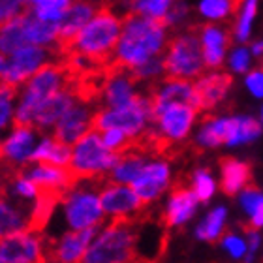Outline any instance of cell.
Returning a JSON list of instances; mask_svg holds the SVG:
<instances>
[{"label":"cell","mask_w":263,"mask_h":263,"mask_svg":"<svg viewBox=\"0 0 263 263\" xmlns=\"http://www.w3.org/2000/svg\"><path fill=\"white\" fill-rule=\"evenodd\" d=\"M165 28L167 25L164 19H154L136 11L126 13L113 62L124 68H136L153 57L162 55Z\"/></svg>","instance_id":"obj_1"},{"label":"cell","mask_w":263,"mask_h":263,"mask_svg":"<svg viewBox=\"0 0 263 263\" xmlns=\"http://www.w3.org/2000/svg\"><path fill=\"white\" fill-rule=\"evenodd\" d=\"M122 25H124V17L111 10L109 6L100 2L92 19L81 28V32L77 34L76 44L68 51L79 53L90 66L104 68L115 57Z\"/></svg>","instance_id":"obj_2"},{"label":"cell","mask_w":263,"mask_h":263,"mask_svg":"<svg viewBox=\"0 0 263 263\" xmlns=\"http://www.w3.org/2000/svg\"><path fill=\"white\" fill-rule=\"evenodd\" d=\"M145 220L137 216H113L111 224L83 254L81 261H145L139 252V228Z\"/></svg>","instance_id":"obj_3"},{"label":"cell","mask_w":263,"mask_h":263,"mask_svg":"<svg viewBox=\"0 0 263 263\" xmlns=\"http://www.w3.org/2000/svg\"><path fill=\"white\" fill-rule=\"evenodd\" d=\"M207 64L203 59L201 40L194 27L184 34H177L167 42L164 53L165 81H192L203 76Z\"/></svg>","instance_id":"obj_4"},{"label":"cell","mask_w":263,"mask_h":263,"mask_svg":"<svg viewBox=\"0 0 263 263\" xmlns=\"http://www.w3.org/2000/svg\"><path fill=\"white\" fill-rule=\"evenodd\" d=\"M119 162V153L105 147L98 132L88 130L83 137L73 143L70 160V171L79 182L81 179L100 175L105 171H111L113 165Z\"/></svg>","instance_id":"obj_5"},{"label":"cell","mask_w":263,"mask_h":263,"mask_svg":"<svg viewBox=\"0 0 263 263\" xmlns=\"http://www.w3.org/2000/svg\"><path fill=\"white\" fill-rule=\"evenodd\" d=\"M145 122H151V100L143 92L136 94L132 102L121 107L94 111L90 119V130L102 132L107 128H119L130 136H136L137 132L145 128Z\"/></svg>","instance_id":"obj_6"},{"label":"cell","mask_w":263,"mask_h":263,"mask_svg":"<svg viewBox=\"0 0 263 263\" xmlns=\"http://www.w3.org/2000/svg\"><path fill=\"white\" fill-rule=\"evenodd\" d=\"M102 226H90L83 230L68 231L57 241L44 237V258L45 261H81L83 254L87 252L92 237Z\"/></svg>","instance_id":"obj_7"},{"label":"cell","mask_w":263,"mask_h":263,"mask_svg":"<svg viewBox=\"0 0 263 263\" xmlns=\"http://www.w3.org/2000/svg\"><path fill=\"white\" fill-rule=\"evenodd\" d=\"M100 203L104 207V213L111 216H137L147 218V205L139 199L134 188L121 186V182H111L100 192Z\"/></svg>","instance_id":"obj_8"},{"label":"cell","mask_w":263,"mask_h":263,"mask_svg":"<svg viewBox=\"0 0 263 263\" xmlns=\"http://www.w3.org/2000/svg\"><path fill=\"white\" fill-rule=\"evenodd\" d=\"M0 261H45L44 235L17 231L0 237Z\"/></svg>","instance_id":"obj_9"},{"label":"cell","mask_w":263,"mask_h":263,"mask_svg":"<svg viewBox=\"0 0 263 263\" xmlns=\"http://www.w3.org/2000/svg\"><path fill=\"white\" fill-rule=\"evenodd\" d=\"M197 196L192 186H188L182 179H177L175 184L171 186V197L167 201L164 214L160 216V224L164 230H171L175 226H182L186 220L192 218L197 205Z\"/></svg>","instance_id":"obj_10"},{"label":"cell","mask_w":263,"mask_h":263,"mask_svg":"<svg viewBox=\"0 0 263 263\" xmlns=\"http://www.w3.org/2000/svg\"><path fill=\"white\" fill-rule=\"evenodd\" d=\"M57 55V49H44L36 44H28L21 49H17L10 59V68L6 71L4 77L0 79H8L11 83H23L38 70L40 66L47 62V59H53Z\"/></svg>","instance_id":"obj_11"},{"label":"cell","mask_w":263,"mask_h":263,"mask_svg":"<svg viewBox=\"0 0 263 263\" xmlns=\"http://www.w3.org/2000/svg\"><path fill=\"white\" fill-rule=\"evenodd\" d=\"M197 113L199 111L190 104H170L158 113L154 126H158V130L170 139L182 143L186 139Z\"/></svg>","instance_id":"obj_12"},{"label":"cell","mask_w":263,"mask_h":263,"mask_svg":"<svg viewBox=\"0 0 263 263\" xmlns=\"http://www.w3.org/2000/svg\"><path fill=\"white\" fill-rule=\"evenodd\" d=\"M170 184V167L165 162H153V164H145L141 173L130 182V186L136 190L145 205H151L158 199L164 190Z\"/></svg>","instance_id":"obj_13"},{"label":"cell","mask_w":263,"mask_h":263,"mask_svg":"<svg viewBox=\"0 0 263 263\" xmlns=\"http://www.w3.org/2000/svg\"><path fill=\"white\" fill-rule=\"evenodd\" d=\"M199 34L201 40V49H203V59L207 68H218L222 66L224 61L226 49L233 44V34L235 30L230 28H218L209 23H199V25H192Z\"/></svg>","instance_id":"obj_14"},{"label":"cell","mask_w":263,"mask_h":263,"mask_svg":"<svg viewBox=\"0 0 263 263\" xmlns=\"http://www.w3.org/2000/svg\"><path fill=\"white\" fill-rule=\"evenodd\" d=\"M90 119H92V113L88 111V104H83L77 100L55 124V130L51 136L71 147L79 137H83L90 130Z\"/></svg>","instance_id":"obj_15"},{"label":"cell","mask_w":263,"mask_h":263,"mask_svg":"<svg viewBox=\"0 0 263 263\" xmlns=\"http://www.w3.org/2000/svg\"><path fill=\"white\" fill-rule=\"evenodd\" d=\"M77 98L73 96L68 87H62L61 90L49 94L47 98H44L40 102V105L36 107L34 113V128L38 132H42L44 128L55 126L57 122L61 121V117L66 111L70 109L71 105L76 104Z\"/></svg>","instance_id":"obj_16"},{"label":"cell","mask_w":263,"mask_h":263,"mask_svg":"<svg viewBox=\"0 0 263 263\" xmlns=\"http://www.w3.org/2000/svg\"><path fill=\"white\" fill-rule=\"evenodd\" d=\"M233 85V77L230 73H211V76H201L194 83L197 96V109L209 111L226 98L228 90Z\"/></svg>","instance_id":"obj_17"},{"label":"cell","mask_w":263,"mask_h":263,"mask_svg":"<svg viewBox=\"0 0 263 263\" xmlns=\"http://www.w3.org/2000/svg\"><path fill=\"white\" fill-rule=\"evenodd\" d=\"M220 164V190L226 196H237L242 188H247L252 182V167L248 162H241V160L233 158V156H222L218 160Z\"/></svg>","instance_id":"obj_18"},{"label":"cell","mask_w":263,"mask_h":263,"mask_svg":"<svg viewBox=\"0 0 263 263\" xmlns=\"http://www.w3.org/2000/svg\"><path fill=\"white\" fill-rule=\"evenodd\" d=\"M36 128L13 126L11 136L2 141V156L11 162H27L36 148Z\"/></svg>","instance_id":"obj_19"},{"label":"cell","mask_w":263,"mask_h":263,"mask_svg":"<svg viewBox=\"0 0 263 263\" xmlns=\"http://www.w3.org/2000/svg\"><path fill=\"white\" fill-rule=\"evenodd\" d=\"M30 11H34V6H30L28 10L13 17L10 23H6L4 27H0V53L13 55L17 49L28 45L27 34H25V19Z\"/></svg>","instance_id":"obj_20"},{"label":"cell","mask_w":263,"mask_h":263,"mask_svg":"<svg viewBox=\"0 0 263 263\" xmlns=\"http://www.w3.org/2000/svg\"><path fill=\"white\" fill-rule=\"evenodd\" d=\"M30 162H47V164H55L68 167L71 160V148L70 145L59 141L53 136L45 137L40 147L34 148V153L30 154Z\"/></svg>","instance_id":"obj_21"},{"label":"cell","mask_w":263,"mask_h":263,"mask_svg":"<svg viewBox=\"0 0 263 263\" xmlns=\"http://www.w3.org/2000/svg\"><path fill=\"white\" fill-rule=\"evenodd\" d=\"M30 211L11 203L8 197H0V237L27 230Z\"/></svg>","instance_id":"obj_22"},{"label":"cell","mask_w":263,"mask_h":263,"mask_svg":"<svg viewBox=\"0 0 263 263\" xmlns=\"http://www.w3.org/2000/svg\"><path fill=\"white\" fill-rule=\"evenodd\" d=\"M32 13L34 11H30L25 19V34H27L28 44L47 45L55 42L61 30V21H45L38 15L34 17Z\"/></svg>","instance_id":"obj_23"},{"label":"cell","mask_w":263,"mask_h":263,"mask_svg":"<svg viewBox=\"0 0 263 263\" xmlns=\"http://www.w3.org/2000/svg\"><path fill=\"white\" fill-rule=\"evenodd\" d=\"M224 222H226V209L224 207L214 209L213 213L205 218V222L197 228V237L209 242L222 241V237L226 233Z\"/></svg>","instance_id":"obj_24"},{"label":"cell","mask_w":263,"mask_h":263,"mask_svg":"<svg viewBox=\"0 0 263 263\" xmlns=\"http://www.w3.org/2000/svg\"><path fill=\"white\" fill-rule=\"evenodd\" d=\"M173 2H179V0H134L130 11L143 13V15L147 17H154V19H162L170 11Z\"/></svg>","instance_id":"obj_25"},{"label":"cell","mask_w":263,"mask_h":263,"mask_svg":"<svg viewBox=\"0 0 263 263\" xmlns=\"http://www.w3.org/2000/svg\"><path fill=\"white\" fill-rule=\"evenodd\" d=\"M192 188L194 192H196L197 199L201 203H207L211 199L214 192V181L213 177L209 175L207 170H197L192 177Z\"/></svg>","instance_id":"obj_26"},{"label":"cell","mask_w":263,"mask_h":263,"mask_svg":"<svg viewBox=\"0 0 263 263\" xmlns=\"http://www.w3.org/2000/svg\"><path fill=\"white\" fill-rule=\"evenodd\" d=\"M199 11L207 19H224L231 13V0H203L199 4Z\"/></svg>","instance_id":"obj_27"},{"label":"cell","mask_w":263,"mask_h":263,"mask_svg":"<svg viewBox=\"0 0 263 263\" xmlns=\"http://www.w3.org/2000/svg\"><path fill=\"white\" fill-rule=\"evenodd\" d=\"M34 6L30 0H0V27L10 23L13 17Z\"/></svg>","instance_id":"obj_28"},{"label":"cell","mask_w":263,"mask_h":263,"mask_svg":"<svg viewBox=\"0 0 263 263\" xmlns=\"http://www.w3.org/2000/svg\"><path fill=\"white\" fill-rule=\"evenodd\" d=\"M256 8H258V0H247L245 2V13L241 15L239 23L235 27V34L237 38L241 42H247L248 34H250V23H252L254 15H256Z\"/></svg>","instance_id":"obj_29"},{"label":"cell","mask_w":263,"mask_h":263,"mask_svg":"<svg viewBox=\"0 0 263 263\" xmlns=\"http://www.w3.org/2000/svg\"><path fill=\"white\" fill-rule=\"evenodd\" d=\"M261 134V124L252 117H241V143H248Z\"/></svg>","instance_id":"obj_30"},{"label":"cell","mask_w":263,"mask_h":263,"mask_svg":"<svg viewBox=\"0 0 263 263\" xmlns=\"http://www.w3.org/2000/svg\"><path fill=\"white\" fill-rule=\"evenodd\" d=\"M222 245L226 247V250L233 256V258H242L247 254V245L245 241H241L239 237L231 235L230 231H226L224 237H222Z\"/></svg>","instance_id":"obj_31"},{"label":"cell","mask_w":263,"mask_h":263,"mask_svg":"<svg viewBox=\"0 0 263 263\" xmlns=\"http://www.w3.org/2000/svg\"><path fill=\"white\" fill-rule=\"evenodd\" d=\"M241 228L245 233H252V231H258L259 228H263V196L258 205H256V209H254V213L250 214V222L241 224Z\"/></svg>","instance_id":"obj_32"},{"label":"cell","mask_w":263,"mask_h":263,"mask_svg":"<svg viewBox=\"0 0 263 263\" xmlns=\"http://www.w3.org/2000/svg\"><path fill=\"white\" fill-rule=\"evenodd\" d=\"M248 62H250V53H248V49L233 51V55H231V59H230L231 68L235 71H241V73L248 70Z\"/></svg>","instance_id":"obj_33"},{"label":"cell","mask_w":263,"mask_h":263,"mask_svg":"<svg viewBox=\"0 0 263 263\" xmlns=\"http://www.w3.org/2000/svg\"><path fill=\"white\" fill-rule=\"evenodd\" d=\"M247 87L250 88V92L258 98H263V70L250 71L247 77Z\"/></svg>","instance_id":"obj_34"},{"label":"cell","mask_w":263,"mask_h":263,"mask_svg":"<svg viewBox=\"0 0 263 263\" xmlns=\"http://www.w3.org/2000/svg\"><path fill=\"white\" fill-rule=\"evenodd\" d=\"M11 102H13V100L6 98V96H0V128H4L6 122L10 121V117H11Z\"/></svg>","instance_id":"obj_35"},{"label":"cell","mask_w":263,"mask_h":263,"mask_svg":"<svg viewBox=\"0 0 263 263\" xmlns=\"http://www.w3.org/2000/svg\"><path fill=\"white\" fill-rule=\"evenodd\" d=\"M34 8L40 6H53V8H61V10H68L71 6V0H30Z\"/></svg>","instance_id":"obj_36"},{"label":"cell","mask_w":263,"mask_h":263,"mask_svg":"<svg viewBox=\"0 0 263 263\" xmlns=\"http://www.w3.org/2000/svg\"><path fill=\"white\" fill-rule=\"evenodd\" d=\"M8 68H10V61L6 59L4 53H0V77L6 76V71H8Z\"/></svg>","instance_id":"obj_37"},{"label":"cell","mask_w":263,"mask_h":263,"mask_svg":"<svg viewBox=\"0 0 263 263\" xmlns=\"http://www.w3.org/2000/svg\"><path fill=\"white\" fill-rule=\"evenodd\" d=\"M252 51H254V55H263V42H258V44H254L252 45Z\"/></svg>","instance_id":"obj_38"},{"label":"cell","mask_w":263,"mask_h":263,"mask_svg":"<svg viewBox=\"0 0 263 263\" xmlns=\"http://www.w3.org/2000/svg\"><path fill=\"white\" fill-rule=\"evenodd\" d=\"M261 122H263V111H261Z\"/></svg>","instance_id":"obj_39"},{"label":"cell","mask_w":263,"mask_h":263,"mask_svg":"<svg viewBox=\"0 0 263 263\" xmlns=\"http://www.w3.org/2000/svg\"><path fill=\"white\" fill-rule=\"evenodd\" d=\"M261 70H263V62H261Z\"/></svg>","instance_id":"obj_40"}]
</instances>
